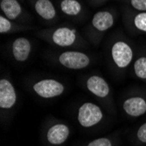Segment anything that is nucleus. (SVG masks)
I'll list each match as a JSON object with an SVG mask.
<instances>
[{"label":"nucleus","mask_w":146,"mask_h":146,"mask_svg":"<svg viewBox=\"0 0 146 146\" xmlns=\"http://www.w3.org/2000/svg\"><path fill=\"white\" fill-rule=\"evenodd\" d=\"M87 89L99 99H106L110 96V87L107 81L100 75H91L86 80Z\"/></svg>","instance_id":"ddd939ff"},{"label":"nucleus","mask_w":146,"mask_h":146,"mask_svg":"<svg viewBox=\"0 0 146 146\" xmlns=\"http://www.w3.org/2000/svg\"><path fill=\"white\" fill-rule=\"evenodd\" d=\"M124 112L131 117H139L146 113V98L143 96H133L124 100Z\"/></svg>","instance_id":"4468645a"},{"label":"nucleus","mask_w":146,"mask_h":146,"mask_svg":"<svg viewBox=\"0 0 146 146\" xmlns=\"http://www.w3.org/2000/svg\"><path fill=\"white\" fill-rule=\"evenodd\" d=\"M117 20V13L112 9H103L96 11L91 18L85 28V34L88 40L98 46L105 33L115 25Z\"/></svg>","instance_id":"f03ea898"},{"label":"nucleus","mask_w":146,"mask_h":146,"mask_svg":"<svg viewBox=\"0 0 146 146\" xmlns=\"http://www.w3.org/2000/svg\"><path fill=\"white\" fill-rule=\"evenodd\" d=\"M87 146H113V144L110 139L107 137H101L91 141Z\"/></svg>","instance_id":"6ab92c4d"},{"label":"nucleus","mask_w":146,"mask_h":146,"mask_svg":"<svg viewBox=\"0 0 146 146\" xmlns=\"http://www.w3.org/2000/svg\"><path fill=\"white\" fill-rule=\"evenodd\" d=\"M35 14L48 25L55 24L59 20L58 11L52 0H30Z\"/></svg>","instance_id":"1a4fd4ad"},{"label":"nucleus","mask_w":146,"mask_h":146,"mask_svg":"<svg viewBox=\"0 0 146 146\" xmlns=\"http://www.w3.org/2000/svg\"><path fill=\"white\" fill-rule=\"evenodd\" d=\"M19 1H23V0H19Z\"/></svg>","instance_id":"4be33fe9"},{"label":"nucleus","mask_w":146,"mask_h":146,"mask_svg":"<svg viewBox=\"0 0 146 146\" xmlns=\"http://www.w3.org/2000/svg\"><path fill=\"white\" fill-rule=\"evenodd\" d=\"M0 9L2 14L12 21L30 25L33 20L30 13L25 11L19 0H0Z\"/></svg>","instance_id":"423d86ee"},{"label":"nucleus","mask_w":146,"mask_h":146,"mask_svg":"<svg viewBox=\"0 0 146 146\" xmlns=\"http://www.w3.org/2000/svg\"><path fill=\"white\" fill-rule=\"evenodd\" d=\"M36 36L48 44L60 48H80L85 40L79 31L71 25H58L36 32Z\"/></svg>","instance_id":"f257e3e1"},{"label":"nucleus","mask_w":146,"mask_h":146,"mask_svg":"<svg viewBox=\"0 0 146 146\" xmlns=\"http://www.w3.org/2000/svg\"><path fill=\"white\" fill-rule=\"evenodd\" d=\"M33 89L39 97L51 99L61 96L65 91V86L55 79H42L33 84Z\"/></svg>","instance_id":"6e6552de"},{"label":"nucleus","mask_w":146,"mask_h":146,"mask_svg":"<svg viewBox=\"0 0 146 146\" xmlns=\"http://www.w3.org/2000/svg\"><path fill=\"white\" fill-rule=\"evenodd\" d=\"M70 135L69 128L63 123H56L52 125L46 133V139L52 145H60L68 140Z\"/></svg>","instance_id":"2eb2a0df"},{"label":"nucleus","mask_w":146,"mask_h":146,"mask_svg":"<svg viewBox=\"0 0 146 146\" xmlns=\"http://www.w3.org/2000/svg\"><path fill=\"white\" fill-rule=\"evenodd\" d=\"M55 61L71 70H81L88 68L91 63V58L84 52L77 50H67L55 55Z\"/></svg>","instance_id":"20e7f679"},{"label":"nucleus","mask_w":146,"mask_h":146,"mask_svg":"<svg viewBox=\"0 0 146 146\" xmlns=\"http://www.w3.org/2000/svg\"><path fill=\"white\" fill-rule=\"evenodd\" d=\"M58 8L61 14L74 20L82 19L86 14L85 7L79 0H59Z\"/></svg>","instance_id":"9b49d317"},{"label":"nucleus","mask_w":146,"mask_h":146,"mask_svg":"<svg viewBox=\"0 0 146 146\" xmlns=\"http://www.w3.org/2000/svg\"><path fill=\"white\" fill-rule=\"evenodd\" d=\"M123 20L129 33L146 34V11H136L126 5L123 8Z\"/></svg>","instance_id":"39448f33"},{"label":"nucleus","mask_w":146,"mask_h":146,"mask_svg":"<svg viewBox=\"0 0 146 146\" xmlns=\"http://www.w3.org/2000/svg\"><path fill=\"white\" fill-rule=\"evenodd\" d=\"M130 8L139 11H146V0H121Z\"/></svg>","instance_id":"a211bd4d"},{"label":"nucleus","mask_w":146,"mask_h":146,"mask_svg":"<svg viewBox=\"0 0 146 146\" xmlns=\"http://www.w3.org/2000/svg\"><path fill=\"white\" fill-rule=\"evenodd\" d=\"M132 69L134 75L137 79L146 82V50L139 52L137 56L133 60Z\"/></svg>","instance_id":"f3484780"},{"label":"nucleus","mask_w":146,"mask_h":146,"mask_svg":"<svg viewBox=\"0 0 146 146\" xmlns=\"http://www.w3.org/2000/svg\"><path fill=\"white\" fill-rule=\"evenodd\" d=\"M109 46V54L112 65L119 71L125 70L134 60L133 45L125 36L117 34L112 38Z\"/></svg>","instance_id":"7ed1b4c3"},{"label":"nucleus","mask_w":146,"mask_h":146,"mask_svg":"<svg viewBox=\"0 0 146 146\" xmlns=\"http://www.w3.org/2000/svg\"><path fill=\"white\" fill-rule=\"evenodd\" d=\"M35 27L31 25L21 24L19 22L12 21L3 14L0 15V33L1 34H11V33H23L26 31L34 30Z\"/></svg>","instance_id":"dca6fc26"},{"label":"nucleus","mask_w":146,"mask_h":146,"mask_svg":"<svg viewBox=\"0 0 146 146\" xmlns=\"http://www.w3.org/2000/svg\"><path fill=\"white\" fill-rule=\"evenodd\" d=\"M33 42L29 38L18 37L11 43V54L17 62L27 61L33 52Z\"/></svg>","instance_id":"9d476101"},{"label":"nucleus","mask_w":146,"mask_h":146,"mask_svg":"<svg viewBox=\"0 0 146 146\" xmlns=\"http://www.w3.org/2000/svg\"><path fill=\"white\" fill-rule=\"evenodd\" d=\"M17 102V92L8 79L0 80V108L11 110Z\"/></svg>","instance_id":"f8f14e48"},{"label":"nucleus","mask_w":146,"mask_h":146,"mask_svg":"<svg viewBox=\"0 0 146 146\" xmlns=\"http://www.w3.org/2000/svg\"><path fill=\"white\" fill-rule=\"evenodd\" d=\"M103 118V114L99 106L92 102H85L78 110L77 119L80 125L91 128L98 124Z\"/></svg>","instance_id":"0eeeda50"},{"label":"nucleus","mask_w":146,"mask_h":146,"mask_svg":"<svg viewBox=\"0 0 146 146\" xmlns=\"http://www.w3.org/2000/svg\"><path fill=\"white\" fill-rule=\"evenodd\" d=\"M88 3L94 7H98L102 5L103 4H105L106 2L110 1V0H88Z\"/></svg>","instance_id":"412c9836"},{"label":"nucleus","mask_w":146,"mask_h":146,"mask_svg":"<svg viewBox=\"0 0 146 146\" xmlns=\"http://www.w3.org/2000/svg\"><path fill=\"white\" fill-rule=\"evenodd\" d=\"M136 137L139 143L146 144V123H143L138 128V129L137 130Z\"/></svg>","instance_id":"aec40b11"}]
</instances>
